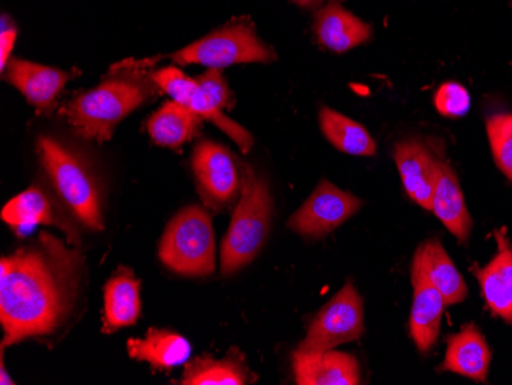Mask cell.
I'll return each instance as SVG.
<instances>
[{"mask_svg": "<svg viewBox=\"0 0 512 385\" xmlns=\"http://www.w3.org/2000/svg\"><path fill=\"white\" fill-rule=\"evenodd\" d=\"M2 220L17 234H27L39 224H54L68 234L69 241H77L76 231L69 228V223L54 209L51 198L36 186L8 201L2 209Z\"/></svg>", "mask_w": 512, "mask_h": 385, "instance_id": "obj_19", "label": "cell"}, {"mask_svg": "<svg viewBox=\"0 0 512 385\" xmlns=\"http://www.w3.org/2000/svg\"><path fill=\"white\" fill-rule=\"evenodd\" d=\"M195 82L201 86V89H203L204 93L207 94V97H209V99L212 100V103H214L217 108H220L221 111L232 105L229 86H227L224 77L221 76L220 70L209 68L206 73L197 77Z\"/></svg>", "mask_w": 512, "mask_h": 385, "instance_id": "obj_28", "label": "cell"}, {"mask_svg": "<svg viewBox=\"0 0 512 385\" xmlns=\"http://www.w3.org/2000/svg\"><path fill=\"white\" fill-rule=\"evenodd\" d=\"M413 261L421 266L431 284L442 293L447 306L462 303L468 297L467 283L445 251V247L436 238L421 244L414 254Z\"/></svg>", "mask_w": 512, "mask_h": 385, "instance_id": "obj_21", "label": "cell"}, {"mask_svg": "<svg viewBox=\"0 0 512 385\" xmlns=\"http://www.w3.org/2000/svg\"><path fill=\"white\" fill-rule=\"evenodd\" d=\"M128 74H115L96 88L80 94L63 106L66 122L79 137L92 142L111 140L114 129L134 109L151 97V85L134 66Z\"/></svg>", "mask_w": 512, "mask_h": 385, "instance_id": "obj_2", "label": "cell"}, {"mask_svg": "<svg viewBox=\"0 0 512 385\" xmlns=\"http://www.w3.org/2000/svg\"><path fill=\"white\" fill-rule=\"evenodd\" d=\"M364 330V301L356 287L347 283L319 310L298 349L306 352L333 350L341 344L358 341Z\"/></svg>", "mask_w": 512, "mask_h": 385, "instance_id": "obj_7", "label": "cell"}, {"mask_svg": "<svg viewBox=\"0 0 512 385\" xmlns=\"http://www.w3.org/2000/svg\"><path fill=\"white\" fill-rule=\"evenodd\" d=\"M37 152L68 211L85 228L103 231L102 191L88 163L76 151L50 137H40Z\"/></svg>", "mask_w": 512, "mask_h": 385, "instance_id": "obj_4", "label": "cell"}, {"mask_svg": "<svg viewBox=\"0 0 512 385\" xmlns=\"http://www.w3.org/2000/svg\"><path fill=\"white\" fill-rule=\"evenodd\" d=\"M413 280V307H411L410 333L417 350L430 352L439 338L440 324L444 316L445 304L442 293L428 280L419 264L411 267Z\"/></svg>", "mask_w": 512, "mask_h": 385, "instance_id": "obj_12", "label": "cell"}, {"mask_svg": "<svg viewBox=\"0 0 512 385\" xmlns=\"http://www.w3.org/2000/svg\"><path fill=\"white\" fill-rule=\"evenodd\" d=\"M486 132L500 171L512 180V114H494L486 122Z\"/></svg>", "mask_w": 512, "mask_h": 385, "instance_id": "obj_26", "label": "cell"}, {"mask_svg": "<svg viewBox=\"0 0 512 385\" xmlns=\"http://www.w3.org/2000/svg\"><path fill=\"white\" fill-rule=\"evenodd\" d=\"M292 366L298 385H358L361 382L358 361L348 353L296 349Z\"/></svg>", "mask_w": 512, "mask_h": 385, "instance_id": "obj_11", "label": "cell"}, {"mask_svg": "<svg viewBox=\"0 0 512 385\" xmlns=\"http://www.w3.org/2000/svg\"><path fill=\"white\" fill-rule=\"evenodd\" d=\"M292 2L301 5V7H313V5L319 4L322 0H292Z\"/></svg>", "mask_w": 512, "mask_h": 385, "instance_id": "obj_31", "label": "cell"}, {"mask_svg": "<svg viewBox=\"0 0 512 385\" xmlns=\"http://www.w3.org/2000/svg\"><path fill=\"white\" fill-rule=\"evenodd\" d=\"M169 59L178 65H197L221 70L226 66L240 63H269L275 59L273 51L261 42L250 25H227L221 30L214 31L189 47L171 54Z\"/></svg>", "mask_w": 512, "mask_h": 385, "instance_id": "obj_6", "label": "cell"}, {"mask_svg": "<svg viewBox=\"0 0 512 385\" xmlns=\"http://www.w3.org/2000/svg\"><path fill=\"white\" fill-rule=\"evenodd\" d=\"M212 220L200 206L178 212L168 224L158 247L165 266L183 277H207L215 272Z\"/></svg>", "mask_w": 512, "mask_h": 385, "instance_id": "obj_5", "label": "cell"}, {"mask_svg": "<svg viewBox=\"0 0 512 385\" xmlns=\"http://www.w3.org/2000/svg\"><path fill=\"white\" fill-rule=\"evenodd\" d=\"M82 255L51 234L0 261L2 349L53 335L68 321L82 280Z\"/></svg>", "mask_w": 512, "mask_h": 385, "instance_id": "obj_1", "label": "cell"}, {"mask_svg": "<svg viewBox=\"0 0 512 385\" xmlns=\"http://www.w3.org/2000/svg\"><path fill=\"white\" fill-rule=\"evenodd\" d=\"M8 19L2 20V33H0V68L2 71L7 68L10 62L11 51H13L14 42H16L17 31L13 25L7 24Z\"/></svg>", "mask_w": 512, "mask_h": 385, "instance_id": "obj_29", "label": "cell"}, {"mask_svg": "<svg viewBox=\"0 0 512 385\" xmlns=\"http://www.w3.org/2000/svg\"><path fill=\"white\" fill-rule=\"evenodd\" d=\"M431 211L459 241H467L473 231V218L468 212L459 178L444 160L436 158L433 205Z\"/></svg>", "mask_w": 512, "mask_h": 385, "instance_id": "obj_16", "label": "cell"}, {"mask_svg": "<svg viewBox=\"0 0 512 385\" xmlns=\"http://www.w3.org/2000/svg\"><path fill=\"white\" fill-rule=\"evenodd\" d=\"M491 366V349L485 336L474 324L448 339L447 353L439 370L457 373L477 382H485Z\"/></svg>", "mask_w": 512, "mask_h": 385, "instance_id": "obj_17", "label": "cell"}, {"mask_svg": "<svg viewBox=\"0 0 512 385\" xmlns=\"http://www.w3.org/2000/svg\"><path fill=\"white\" fill-rule=\"evenodd\" d=\"M322 134L338 151L359 157H373L376 143L370 132L355 120L342 116L332 108H322L319 112Z\"/></svg>", "mask_w": 512, "mask_h": 385, "instance_id": "obj_25", "label": "cell"}, {"mask_svg": "<svg viewBox=\"0 0 512 385\" xmlns=\"http://www.w3.org/2000/svg\"><path fill=\"white\" fill-rule=\"evenodd\" d=\"M4 76L31 105L39 109L50 108L71 79V74L66 71L20 59H10Z\"/></svg>", "mask_w": 512, "mask_h": 385, "instance_id": "obj_15", "label": "cell"}, {"mask_svg": "<svg viewBox=\"0 0 512 385\" xmlns=\"http://www.w3.org/2000/svg\"><path fill=\"white\" fill-rule=\"evenodd\" d=\"M142 283L128 267H120L105 286V318L103 333H114L122 327L134 326L142 312Z\"/></svg>", "mask_w": 512, "mask_h": 385, "instance_id": "obj_20", "label": "cell"}, {"mask_svg": "<svg viewBox=\"0 0 512 385\" xmlns=\"http://www.w3.org/2000/svg\"><path fill=\"white\" fill-rule=\"evenodd\" d=\"M241 197L235 208L229 231L221 243L220 264L224 277L237 274L255 260L266 243L273 214V200L264 177L240 162Z\"/></svg>", "mask_w": 512, "mask_h": 385, "instance_id": "obj_3", "label": "cell"}, {"mask_svg": "<svg viewBox=\"0 0 512 385\" xmlns=\"http://www.w3.org/2000/svg\"><path fill=\"white\" fill-rule=\"evenodd\" d=\"M0 384L2 385H13L14 381L7 375V370H5L4 364L0 367Z\"/></svg>", "mask_w": 512, "mask_h": 385, "instance_id": "obj_30", "label": "cell"}, {"mask_svg": "<svg viewBox=\"0 0 512 385\" xmlns=\"http://www.w3.org/2000/svg\"><path fill=\"white\" fill-rule=\"evenodd\" d=\"M151 79L158 88L163 89L175 102L191 109L201 119L211 120L221 131L226 132L230 139L240 146L244 154L252 149L253 143H255L252 134L230 117L224 116L223 111L212 103V100L207 97V94L195 82V79L181 73L174 66H168V68H163V70L151 74Z\"/></svg>", "mask_w": 512, "mask_h": 385, "instance_id": "obj_10", "label": "cell"}, {"mask_svg": "<svg viewBox=\"0 0 512 385\" xmlns=\"http://www.w3.org/2000/svg\"><path fill=\"white\" fill-rule=\"evenodd\" d=\"M434 106L442 116L457 119L470 111L471 97L465 86L448 82L440 86L434 94Z\"/></svg>", "mask_w": 512, "mask_h": 385, "instance_id": "obj_27", "label": "cell"}, {"mask_svg": "<svg viewBox=\"0 0 512 385\" xmlns=\"http://www.w3.org/2000/svg\"><path fill=\"white\" fill-rule=\"evenodd\" d=\"M235 350L224 359L200 356L184 364L183 385H243L249 381L244 358Z\"/></svg>", "mask_w": 512, "mask_h": 385, "instance_id": "obj_24", "label": "cell"}, {"mask_svg": "<svg viewBox=\"0 0 512 385\" xmlns=\"http://www.w3.org/2000/svg\"><path fill=\"white\" fill-rule=\"evenodd\" d=\"M362 206L361 198L322 180L306 203L289 218L287 226L302 237H325L358 214Z\"/></svg>", "mask_w": 512, "mask_h": 385, "instance_id": "obj_9", "label": "cell"}, {"mask_svg": "<svg viewBox=\"0 0 512 385\" xmlns=\"http://www.w3.org/2000/svg\"><path fill=\"white\" fill-rule=\"evenodd\" d=\"M315 34L322 47L341 54L368 42L371 28L341 4L332 2L316 14Z\"/></svg>", "mask_w": 512, "mask_h": 385, "instance_id": "obj_18", "label": "cell"}, {"mask_svg": "<svg viewBox=\"0 0 512 385\" xmlns=\"http://www.w3.org/2000/svg\"><path fill=\"white\" fill-rule=\"evenodd\" d=\"M192 168L201 198L214 211H220L240 194V162L224 146L201 140L192 154Z\"/></svg>", "mask_w": 512, "mask_h": 385, "instance_id": "obj_8", "label": "cell"}, {"mask_svg": "<svg viewBox=\"0 0 512 385\" xmlns=\"http://www.w3.org/2000/svg\"><path fill=\"white\" fill-rule=\"evenodd\" d=\"M128 352L132 359L146 361L157 372L184 366L191 358V344L184 336L171 330L149 329L143 339H129Z\"/></svg>", "mask_w": 512, "mask_h": 385, "instance_id": "obj_22", "label": "cell"}, {"mask_svg": "<svg viewBox=\"0 0 512 385\" xmlns=\"http://www.w3.org/2000/svg\"><path fill=\"white\" fill-rule=\"evenodd\" d=\"M201 117L180 105V103H165L146 123L152 142L163 148L178 149L189 142L200 126Z\"/></svg>", "mask_w": 512, "mask_h": 385, "instance_id": "obj_23", "label": "cell"}, {"mask_svg": "<svg viewBox=\"0 0 512 385\" xmlns=\"http://www.w3.org/2000/svg\"><path fill=\"white\" fill-rule=\"evenodd\" d=\"M499 251L485 267H476L483 300L494 316L512 324V243L505 232H496Z\"/></svg>", "mask_w": 512, "mask_h": 385, "instance_id": "obj_13", "label": "cell"}, {"mask_svg": "<svg viewBox=\"0 0 512 385\" xmlns=\"http://www.w3.org/2000/svg\"><path fill=\"white\" fill-rule=\"evenodd\" d=\"M394 162L408 197L425 211H431L436 158L430 149L417 140H404L394 146Z\"/></svg>", "mask_w": 512, "mask_h": 385, "instance_id": "obj_14", "label": "cell"}]
</instances>
